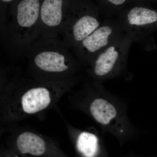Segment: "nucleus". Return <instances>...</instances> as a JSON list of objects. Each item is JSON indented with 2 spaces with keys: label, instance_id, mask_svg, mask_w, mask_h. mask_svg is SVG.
I'll return each instance as SVG.
<instances>
[{
  "label": "nucleus",
  "instance_id": "1",
  "mask_svg": "<svg viewBox=\"0 0 157 157\" xmlns=\"http://www.w3.org/2000/svg\"><path fill=\"white\" fill-rule=\"evenodd\" d=\"M96 96L90 101L88 111L107 133L122 140L139 134L128 117V106L121 98L97 86Z\"/></svg>",
  "mask_w": 157,
  "mask_h": 157
},
{
  "label": "nucleus",
  "instance_id": "2",
  "mask_svg": "<svg viewBox=\"0 0 157 157\" xmlns=\"http://www.w3.org/2000/svg\"><path fill=\"white\" fill-rule=\"evenodd\" d=\"M134 40L125 31L120 37L99 52L89 64L98 81H104L123 75L127 70L130 47Z\"/></svg>",
  "mask_w": 157,
  "mask_h": 157
},
{
  "label": "nucleus",
  "instance_id": "3",
  "mask_svg": "<svg viewBox=\"0 0 157 157\" xmlns=\"http://www.w3.org/2000/svg\"><path fill=\"white\" fill-rule=\"evenodd\" d=\"M41 2L42 0H15L12 3L11 39L18 43H29L40 32Z\"/></svg>",
  "mask_w": 157,
  "mask_h": 157
},
{
  "label": "nucleus",
  "instance_id": "4",
  "mask_svg": "<svg viewBox=\"0 0 157 157\" xmlns=\"http://www.w3.org/2000/svg\"><path fill=\"white\" fill-rule=\"evenodd\" d=\"M33 46L31 59L39 70L48 73H62L68 70L73 63V56L67 49L66 43H61L55 38H46Z\"/></svg>",
  "mask_w": 157,
  "mask_h": 157
},
{
  "label": "nucleus",
  "instance_id": "5",
  "mask_svg": "<svg viewBox=\"0 0 157 157\" xmlns=\"http://www.w3.org/2000/svg\"><path fill=\"white\" fill-rule=\"evenodd\" d=\"M102 24L97 14L89 7L73 0L62 31L65 43L76 48Z\"/></svg>",
  "mask_w": 157,
  "mask_h": 157
},
{
  "label": "nucleus",
  "instance_id": "6",
  "mask_svg": "<svg viewBox=\"0 0 157 157\" xmlns=\"http://www.w3.org/2000/svg\"><path fill=\"white\" fill-rule=\"evenodd\" d=\"M119 21L102 23L74 48L80 61L89 64L96 55L108 47L124 33Z\"/></svg>",
  "mask_w": 157,
  "mask_h": 157
},
{
  "label": "nucleus",
  "instance_id": "7",
  "mask_svg": "<svg viewBox=\"0 0 157 157\" xmlns=\"http://www.w3.org/2000/svg\"><path fill=\"white\" fill-rule=\"evenodd\" d=\"M119 21L124 31L132 36L134 42L148 48L150 35L157 29V11L135 6Z\"/></svg>",
  "mask_w": 157,
  "mask_h": 157
},
{
  "label": "nucleus",
  "instance_id": "8",
  "mask_svg": "<svg viewBox=\"0 0 157 157\" xmlns=\"http://www.w3.org/2000/svg\"><path fill=\"white\" fill-rule=\"evenodd\" d=\"M73 0H42L40 31L46 38H55L54 32L63 31Z\"/></svg>",
  "mask_w": 157,
  "mask_h": 157
},
{
  "label": "nucleus",
  "instance_id": "9",
  "mask_svg": "<svg viewBox=\"0 0 157 157\" xmlns=\"http://www.w3.org/2000/svg\"><path fill=\"white\" fill-rule=\"evenodd\" d=\"M50 91L44 87H34L26 92L21 100L23 110L28 114H33L46 108L50 104Z\"/></svg>",
  "mask_w": 157,
  "mask_h": 157
},
{
  "label": "nucleus",
  "instance_id": "10",
  "mask_svg": "<svg viewBox=\"0 0 157 157\" xmlns=\"http://www.w3.org/2000/svg\"><path fill=\"white\" fill-rule=\"evenodd\" d=\"M16 144L17 148L22 154L29 153L34 156H40L45 151L44 140L32 132L21 133L17 137Z\"/></svg>",
  "mask_w": 157,
  "mask_h": 157
},
{
  "label": "nucleus",
  "instance_id": "11",
  "mask_svg": "<svg viewBox=\"0 0 157 157\" xmlns=\"http://www.w3.org/2000/svg\"><path fill=\"white\" fill-rule=\"evenodd\" d=\"M99 141L98 136L94 133L82 132L77 137L76 146L84 157H95L99 151Z\"/></svg>",
  "mask_w": 157,
  "mask_h": 157
},
{
  "label": "nucleus",
  "instance_id": "12",
  "mask_svg": "<svg viewBox=\"0 0 157 157\" xmlns=\"http://www.w3.org/2000/svg\"><path fill=\"white\" fill-rule=\"evenodd\" d=\"M105 1L113 6H119L125 4L129 0H105Z\"/></svg>",
  "mask_w": 157,
  "mask_h": 157
},
{
  "label": "nucleus",
  "instance_id": "13",
  "mask_svg": "<svg viewBox=\"0 0 157 157\" xmlns=\"http://www.w3.org/2000/svg\"><path fill=\"white\" fill-rule=\"evenodd\" d=\"M14 1L15 0H1V2L3 4H12Z\"/></svg>",
  "mask_w": 157,
  "mask_h": 157
}]
</instances>
